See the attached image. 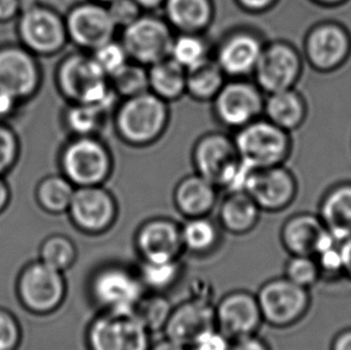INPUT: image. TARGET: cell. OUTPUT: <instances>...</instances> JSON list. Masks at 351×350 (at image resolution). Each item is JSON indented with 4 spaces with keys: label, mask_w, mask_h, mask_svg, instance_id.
<instances>
[{
    "label": "cell",
    "mask_w": 351,
    "mask_h": 350,
    "mask_svg": "<svg viewBox=\"0 0 351 350\" xmlns=\"http://www.w3.org/2000/svg\"><path fill=\"white\" fill-rule=\"evenodd\" d=\"M171 104L145 91L119 100L112 123L117 137L128 147L144 149L156 144L171 124Z\"/></svg>",
    "instance_id": "cell-1"
},
{
    "label": "cell",
    "mask_w": 351,
    "mask_h": 350,
    "mask_svg": "<svg viewBox=\"0 0 351 350\" xmlns=\"http://www.w3.org/2000/svg\"><path fill=\"white\" fill-rule=\"evenodd\" d=\"M58 90L67 104H93L112 115L119 97L110 78L96 64L90 53L77 49L59 62L56 72Z\"/></svg>",
    "instance_id": "cell-2"
},
{
    "label": "cell",
    "mask_w": 351,
    "mask_h": 350,
    "mask_svg": "<svg viewBox=\"0 0 351 350\" xmlns=\"http://www.w3.org/2000/svg\"><path fill=\"white\" fill-rule=\"evenodd\" d=\"M191 160L195 173L226 192L243 189L247 176L253 171L242 162L233 135L223 131H210L198 137Z\"/></svg>",
    "instance_id": "cell-3"
},
{
    "label": "cell",
    "mask_w": 351,
    "mask_h": 350,
    "mask_svg": "<svg viewBox=\"0 0 351 350\" xmlns=\"http://www.w3.org/2000/svg\"><path fill=\"white\" fill-rule=\"evenodd\" d=\"M62 174L76 187L105 185L114 172L110 145L101 136L71 137L59 155Z\"/></svg>",
    "instance_id": "cell-4"
},
{
    "label": "cell",
    "mask_w": 351,
    "mask_h": 350,
    "mask_svg": "<svg viewBox=\"0 0 351 350\" xmlns=\"http://www.w3.org/2000/svg\"><path fill=\"white\" fill-rule=\"evenodd\" d=\"M232 135L242 162L251 170L285 165L293 152L291 133L264 117Z\"/></svg>",
    "instance_id": "cell-5"
},
{
    "label": "cell",
    "mask_w": 351,
    "mask_h": 350,
    "mask_svg": "<svg viewBox=\"0 0 351 350\" xmlns=\"http://www.w3.org/2000/svg\"><path fill=\"white\" fill-rule=\"evenodd\" d=\"M152 332L133 311H99L86 327L88 350H149Z\"/></svg>",
    "instance_id": "cell-6"
},
{
    "label": "cell",
    "mask_w": 351,
    "mask_h": 350,
    "mask_svg": "<svg viewBox=\"0 0 351 350\" xmlns=\"http://www.w3.org/2000/svg\"><path fill=\"white\" fill-rule=\"evenodd\" d=\"M147 290L137 269L123 263H107L89 279V295L99 311H133Z\"/></svg>",
    "instance_id": "cell-7"
},
{
    "label": "cell",
    "mask_w": 351,
    "mask_h": 350,
    "mask_svg": "<svg viewBox=\"0 0 351 350\" xmlns=\"http://www.w3.org/2000/svg\"><path fill=\"white\" fill-rule=\"evenodd\" d=\"M118 35L130 60L149 67L169 57L176 32L163 16L143 12L133 23L119 30Z\"/></svg>",
    "instance_id": "cell-8"
},
{
    "label": "cell",
    "mask_w": 351,
    "mask_h": 350,
    "mask_svg": "<svg viewBox=\"0 0 351 350\" xmlns=\"http://www.w3.org/2000/svg\"><path fill=\"white\" fill-rule=\"evenodd\" d=\"M266 95L252 78H228L210 102L216 121L229 131H237L261 118Z\"/></svg>",
    "instance_id": "cell-9"
},
{
    "label": "cell",
    "mask_w": 351,
    "mask_h": 350,
    "mask_svg": "<svg viewBox=\"0 0 351 350\" xmlns=\"http://www.w3.org/2000/svg\"><path fill=\"white\" fill-rule=\"evenodd\" d=\"M263 320L276 329L301 322L311 307L309 289L293 283L285 276L266 281L256 294Z\"/></svg>",
    "instance_id": "cell-10"
},
{
    "label": "cell",
    "mask_w": 351,
    "mask_h": 350,
    "mask_svg": "<svg viewBox=\"0 0 351 350\" xmlns=\"http://www.w3.org/2000/svg\"><path fill=\"white\" fill-rule=\"evenodd\" d=\"M302 52L287 40L266 41L252 80L264 94L296 88L304 75Z\"/></svg>",
    "instance_id": "cell-11"
},
{
    "label": "cell",
    "mask_w": 351,
    "mask_h": 350,
    "mask_svg": "<svg viewBox=\"0 0 351 350\" xmlns=\"http://www.w3.org/2000/svg\"><path fill=\"white\" fill-rule=\"evenodd\" d=\"M17 32L22 45L35 56H56L69 43L65 17L45 5L23 6Z\"/></svg>",
    "instance_id": "cell-12"
},
{
    "label": "cell",
    "mask_w": 351,
    "mask_h": 350,
    "mask_svg": "<svg viewBox=\"0 0 351 350\" xmlns=\"http://www.w3.org/2000/svg\"><path fill=\"white\" fill-rule=\"evenodd\" d=\"M302 56L314 71L339 70L351 57V34L337 21H323L308 29L304 38Z\"/></svg>",
    "instance_id": "cell-13"
},
{
    "label": "cell",
    "mask_w": 351,
    "mask_h": 350,
    "mask_svg": "<svg viewBox=\"0 0 351 350\" xmlns=\"http://www.w3.org/2000/svg\"><path fill=\"white\" fill-rule=\"evenodd\" d=\"M265 43L259 30L237 27L214 45L213 58L228 78H252Z\"/></svg>",
    "instance_id": "cell-14"
},
{
    "label": "cell",
    "mask_w": 351,
    "mask_h": 350,
    "mask_svg": "<svg viewBox=\"0 0 351 350\" xmlns=\"http://www.w3.org/2000/svg\"><path fill=\"white\" fill-rule=\"evenodd\" d=\"M67 38L77 49L91 53L118 36L119 30L107 5L84 0L73 5L65 16Z\"/></svg>",
    "instance_id": "cell-15"
},
{
    "label": "cell",
    "mask_w": 351,
    "mask_h": 350,
    "mask_svg": "<svg viewBox=\"0 0 351 350\" xmlns=\"http://www.w3.org/2000/svg\"><path fill=\"white\" fill-rule=\"evenodd\" d=\"M67 213L77 229L88 235L110 231L119 215L114 194L105 185L76 187Z\"/></svg>",
    "instance_id": "cell-16"
},
{
    "label": "cell",
    "mask_w": 351,
    "mask_h": 350,
    "mask_svg": "<svg viewBox=\"0 0 351 350\" xmlns=\"http://www.w3.org/2000/svg\"><path fill=\"white\" fill-rule=\"evenodd\" d=\"M243 191L251 196L261 211L280 213L294 203L299 183L291 170L278 165L251 171Z\"/></svg>",
    "instance_id": "cell-17"
},
{
    "label": "cell",
    "mask_w": 351,
    "mask_h": 350,
    "mask_svg": "<svg viewBox=\"0 0 351 350\" xmlns=\"http://www.w3.org/2000/svg\"><path fill=\"white\" fill-rule=\"evenodd\" d=\"M41 86V69L24 46L0 47V89L17 101L30 99Z\"/></svg>",
    "instance_id": "cell-18"
},
{
    "label": "cell",
    "mask_w": 351,
    "mask_h": 350,
    "mask_svg": "<svg viewBox=\"0 0 351 350\" xmlns=\"http://www.w3.org/2000/svg\"><path fill=\"white\" fill-rule=\"evenodd\" d=\"M134 248L139 261H171L184 253L181 224L173 218H152L144 221L134 234Z\"/></svg>",
    "instance_id": "cell-19"
},
{
    "label": "cell",
    "mask_w": 351,
    "mask_h": 350,
    "mask_svg": "<svg viewBox=\"0 0 351 350\" xmlns=\"http://www.w3.org/2000/svg\"><path fill=\"white\" fill-rule=\"evenodd\" d=\"M216 327L235 340L258 334L264 324L256 294L233 290L215 303Z\"/></svg>",
    "instance_id": "cell-20"
},
{
    "label": "cell",
    "mask_w": 351,
    "mask_h": 350,
    "mask_svg": "<svg viewBox=\"0 0 351 350\" xmlns=\"http://www.w3.org/2000/svg\"><path fill=\"white\" fill-rule=\"evenodd\" d=\"M19 293L23 303L35 312H51L62 305L66 283L62 271L40 261L24 270Z\"/></svg>",
    "instance_id": "cell-21"
},
{
    "label": "cell",
    "mask_w": 351,
    "mask_h": 350,
    "mask_svg": "<svg viewBox=\"0 0 351 350\" xmlns=\"http://www.w3.org/2000/svg\"><path fill=\"white\" fill-rule=\"evenodd\" d=\"M215 327V303L187 299L173 307L163 331L167 338L189 348L197 337Z\"/></svg>",
    "instance_id": "cell-22"
},
{
    "label": "cell",
    "mask_w": 351,
    "mask_h": 350,
    "mask_svg": "<svg viewBox=\"0 0 351 350\" xmlns=\"http://www.w3.org/2000/svg\"><path fill=\"white\" fill-rule=\"evenodd\" d=\"M219 194L217 186L195 172L176 183L173 202L185 218L209 216L217 205Z\"/></svg>",
    "instance_id": "cell-23"
},
{
    "label": "cell",
    "mask_w": 351,
    "mask_h": 350,
    "mask_svg": "<svg viewBox=\"0 0 351 350\" xmlns=\"http://www.w3.org/2000/svg\"><path fill=\"white\" fill-rule=\"evenodd\" d=\"M163 17L176 33L206 34L214 23V0H166Z\"/></svg>",
    "instance_id": "cell-24"
},
{
    "label": "cell",
    "mask_w": 351,
    "mask_h": 350,
    "mask_svg": "<svg viewBox=\"0 0 351 350\" xmlns=\"http://www.w3.org/2000/svg\"><path fill=\"white\" fill-rule=\"evenodd\" d=\"M326 227L318 215L295 213L280 229V242L290 256H313Z\"/></svg>",
    "instance_id": "cell-25"
},
{
    "label": "cell",
    "mask_w": 351,
    "mask_h": 350,
    "mask_svg": "<svg viewBox=\"0 0 351 350\" xmlns=\"http://www.w3.org/2000/svg\"><path fill=\"white\" fill-rule=\"evenodd\" d=\"M261 213L258 204L246 191H229L219 204V224L233 235H245L256 227Z\"/></svg>",
    "instance_id": "cell-26"
},
{
    "label": "cell",
    "mask_w": 351,
    "mask_h": 350,
    "mask_svg": "<svg viewBox=\"0 0 351 350\" xmlns=\"http://www.w3.org/2000/svg\"><path fill=\"white\" fill-rule=\"evenodd\" d=\"M307 115L308 104L296 88L280 90L265 96L263 117L288 132L299 130Z\"/></svg>",
    "instance_id": "cell-27"
},
{
    "label": "cell",
    "mask_w": 351,
    "mask_h": 350,
    "mask_svg": "<svg viewBox=\"0 0 351 350\" xmlns=\"http://www.w3.org/2000/svg\"><path fill=\"white\" fill-rule=\"evenodd\" d=\"M319 218L339 242L351 235V181L335 185L319 204Z\"/></svg>",
    "instance_id": "cell-28"
},
{
    "label": "cell",
    "mask_w": 351,
    "mask_h": 350,
    "mask_svg": "<svg viewBox=\"0 0 351 350\" xmlns=\"http://www.w3.org/2000/svg\"><path fill=\"white\" fill-rule=\"evenodd\" d=\"M187 71L171 57L147 67L149 91L168 104H173L186 96Z\"/></svg>",
    "instance_id": "cell-29"
},
{
    "label": "cell",
    "mask_w": 351,
    "mask_h": 350,
    "mask_svg": "<svg viewBox=\"0 0 351 350\" xmlns=\"http://www.w3.org/2000/svg\"><path fill=\"white\" fill-rule=\"evenodd\" d=\"M181 239L184 251L192 256H209L219 248L222 228L209 216L186 218L181 224Z\"/></svg>",
    "instance_id": "cell-30"
},
{
    "label": "cell",
    "mask_w": 351,
    "mask_h": 350,
    "mask_svg": "<svg viewBox=\"0 0 351 350\" xmlns=\"http://www.w3.org/2000/svg\"><path fill=\"white\" fill-rule=\"evenodd\" d=\"M228 77L224 75L214 58L187 70L186 96L197 102H211L219 94Z\"/></svg>",
    "instance_id": "cell-31"
},
{
    "label": "cell",
    "mask_w": 351,
    "mask_h": 350,
    "mask_svg": "<svg viewBox=\"0 0 351 350\" xmlns=\"http://www.w3.org/2000/svg\"><path fill=\"white\" fill-rule=\"evenodd\" d=\"M110 115L108 112L93 104H67L62 121L72 137L100 136Z\"/></svg>",
    "instance_id": "cell-32"
},
{
    "label": "cell",
    "mask_w": 351,
    "mask_h": 350,
    "mask_svg": "<svg viewBox=\"0 0 351 350\" xmlns=\"http://www.w3.org/2000/svg\"><path fill=\"white\" fill-rule=\"evenodd\" d=\"M213 48L205 34L176 33L169 57L187 71L211 59Z\"/></svg>",
    "instance_id": "cell-33"
},
{
    "label": "cell",
    "mask_w": 351,
    "mask_h": 350,
    "mask_svg": "<svg viewBox=\"0 0 351 350\" xmlns=\"http://www.w3.org/2000/svg\"><path fill=\"white\" fill-rule=\"evenodd\" d=\"M136 269L147 292L166 294L180 281L184 265L181 259L171 261H139Z\"/></svg>",
    "instance_id": "cell-34"
},
{
    "label": "cell",
    "mask_w": 351,
    "mask_h": 350,
    "mask_svg": "<svg viewBox=\"0 0 351 350\" xmlns=\"http://www.w3.org/2000/svg\"><path fill=\"white\" fill-rule=\"evenodd\" d=\"M76 186L62 174L49 175L38 184L36 196L45 210L62 213L69 210Z\"/></svg>",
    "instance_id": "cell-35"
},
{
    "label": "cell",
    "mask_w": 351,
    "mask_h": 350,
    "mask_svg": "<svg viewBox=\"0 0 351 350\" xmlns=\"http://www.w3.org/2000/svg\"><path fill=\"white\" fill-rule=\"evenodd\" d=\"M171 300L166 294L145 292L133 308V313L149 331H163L173 311Z\"/></svg>",
    "instance_id": "cell-36"
},
{
    "label": "cell",
    "mask_w": 351,
    "mask_h": 350,
    "mask_svg": "<svg viewBox=\"0 0 351 350\" xmlns=\"http://www.w3.org/2000/svg\"><path fill=\"white\" fill-rule=\"evenodd\" d=\"M110 83L119 100L149 91L147 67L130 62L110 77Z\"/></svg>",
    "instance_id": "cell-37"
},
{
    "label": "cell",
    "mask_w": 351,
    "mask_h": 350,
    "mask_svg": "<svg viewBox=\"0 0 351 350\" xmlns=\"http://www.w3.org/2000/svg\"><path fill=\"white\" fill-rule=\"evenodd\" d=\"M76 258L77 248L75 244L64 235L49 237L41 248V261L62 272L71 268Z\"/></svg>",
    "instance_id": "cell-38"
},
{
    "label": "cell",
    "mask_w": 351,
    "mask_h": 350,
    "mask_svg": "<svg viewBox=\"0 0 351 350\" xmlns=\"http://www.w3.org/2000/svg\"><path fill=\"white\" fill-rule=\"evenodd\" d=\"M283 276L306 289L312 288L322 279L318 263L313 256H290L285 263Z\"/></svg>",
    "instance_id": "cell-39"
},
{
    "label": "cell",
    "mask_w": 351,
    "mask_h": 350,
    "mask_svg": "<svg viewBox=\"0 0 351 350\" xmlns=\"http://www.w3.org/2000/svg\"><path fill=\"white\" fill-rule=\"evenodd\" d=\"M90 54L108 78L115 75L119 70H121L128 62H131L126 49L119 38L104 43Z\"/></svg>",
    "instance_id": "cell-40"
},
{
    "label": "cell",
    "mask_w": 351,
    "mask_h": 350,
    "mask_svg": "<svg viewBox=\"0 0 351 350\" xmlns=\"http://www.w3.org/2000/svg\"><path fill=\"white\" fill-rule=\"evenodd\" d=\"M339 242H341L324 248L314 256L318 263L319 269H320L322 279L332 281L335 279H339L341 276H344Z\"/></svg>",
    "instance_id": "cell-41"
},
{
    "label": "cell",
    "mask_w": 351,
    "mask_h": 350,
    "mask_svg": "<svg viewBox=\"0 0 351 350\" xmlns=\"http://www.w3.org/2000/svg\"><path fill=\"white\" fill-rule=\"evenodd\" d=\"M19 144L14 131L0 123V175L12 168L19 157Z\"/></svg>",
    "instance_id": "cell-42"
},
{
    "label": "cell",
    "mask_w": 351,
    "mask_h": 350,
    "mask_svg": "<svg viewBox=\"0 0 351 350\" xmlns=\"http://www.w3.org/2000/svg\"><path fill=\"white\" fill-rule=\"evenodd\" d=\"M110 17L118 30L128 27L145 12L134 0H113L107 4Z\"/></svg>",
    "instance_id": "cell-43"
},
{
    "label": "cell",
    "mask_w": 351,
    "mask_h": 350,
    "mask_svg": "<svg viewBox=\"0 0 351 350\" xmlns=\"http://www.w3.org/2000/svg\"><path fill=\"white\" fill-rule=\"evenodd\" d=\"M233 340L215 327L203 332L191 343L189 350H230Z\"/></svg>",
    "instance_id": "cell-44"
},
{
    "label": "cell",
    "mask_w": 351,
    "mask_h": 350,
    "mask_svg": "<svg viewBox=\"0 0 351 350\" xmlns=\"http://www.w3.org/2000/svg\"><path fill=\"white\" fill-rule=\"evenodd\" d=\"M17 323L9 313L0 311V350H12L19 342Z\"/></svg>",
    "instance_id": "cell-45"
},
{
    "label": "cell",
    "mask_w": 351,
    "mask_h": 350,
    "mask_svg": "<svg viewBox=\"0 0 351 350\" xmlns=\"http://www.w3.org/2000/svg\"><path fill=\"white\" fill-rule=\"evenodd\" d=\"M215 290L213 285L205 279H195L189 288V299L203 301V303H216L214 300Z\"/></svg>",
    "instance_id": "cell-46"
},
{
    "label": "cell",
    "mask_w": 351,
    "mask_h": 350,
    "mask_svg": "<svg viewBox=\"0 0 351 350\" xmlns=\"http://www.w3.org/2000/svg\"><path fill=\"white\" fill-rule=\"evenodd\" d=\"M280 0H234L237 8L248 14H263L275 9Z\"/></svg>",
    "instance_id": "cell-47"
},
{
    "label": "cell",
    "mask_w": 351,
    "mask_h": 350,
    "mask_svg": "<svg viewBox=\"0 0 351 350\" xmlns=\"http://www.w3.org/2000/svg\"><path fill=\"white\" fill-rule=\"evenodd\" d=\"M230 350H271V348L264 338L258 334H253L233 340Z\"/></svg>",
    "instance_id": "cell-48"
},
{
    "label": "cell",
    "mask_w": 351,
    "mask_h": 350,
    "mask_svg": "<svg viewBox=\"0 0 351 350\" xmlns=\"http://www.w3.org/2000/svg\"><path fill=\"white\" fill-rule=\"evenodd\" d=\"M22 9V0H0V22H8L17 17Z\"/></svg>",
    "instance_id": "cell-49"
},
{
    "label": "cell",
    "mask_w": 351,
    "mask_h": 350,
    "mask_svg": "<svg viewBox=\"0 0 351 350\" xmlns=\"http://www.w3.org/2000/svg\"><path fill=\"white\" fill-rule=\"evenodd\" d=\"M19 101L8 94L4 90L0 89V123H4L6 119L14 114Z\"/></svg>",
    "instance_id": "cell-50"
},
{
    "label": "cell",
    "mask_w": 351,
    "mask_h": 350,
    "mask_svg": "<svg viewBox=\"0 0 351 350\" xmlns=\"http://www.w3.org/2000/svg\"><path fill=\"white\" fill-rule=\"evenodd\" d=\"M339 247L342 253L344 276L351 281V235L339 242Z\"/></svg>",
    "instance_id": "cell-51"
},
{
    "label": "cell",
    "mask_w": 351,
    "mask_h": 350,
    "mask_svg": "<svg viewBox=\"0 0 351 350\" xmlns=\"http://www.w3.org/2000/svg\"><path fill=\"white\" fill-rule=\"evenodd\" d=\"M330 350H351V327L338 332L333 338Z\"/></svg>",
    "instance_id": "cell-52"
},
{
    "label": "cell",
    "mask_w": 351,
    "mask_h": 350,
    "mask_svg": "<svg viewBox=\"0 0 351 350\" xmlns=\"http://www.w3.org/2000/svg\"><path fill=\"white\" fill-rule=\"evenodd\" d=\"M149 350H189V348L184 346V345H180L178 342L165 337L163 340H160V341L154 343V345L152 343Z\"/></svg>",
    "instance_id": "cell-53"
},
{
    "label": "cell",
    "mask_w": 351,
    "mask_h": 350,
    "mask_svg": "<svg viewBox=\"0 0 351 350\" xmlns=\"http://www.w3.org/2000/svg\"><path fill=\"white\" fill-rule=\"evenodd\" d=\"M145 12H156L161 10L166 0H134Z\"/></svg>",
    "instance_id": "cell-54"
},
{
    "label": "cell",
    "mask_w": 351,
    "mask_h": 350,
    "mask_svg": "<svg viewBox=\"0 0 351 350\" xmlns=\"http://www.w3.org/2000/svg\"><path fill=\"white\" fill-rule=\"evenodd\" d=\"M9 189L8 185L3 179V175H0V211L6 207V204L9 202Z\"/></svg>",
    "instance_id": "cell-55"
},
{
    "label": "cell",
    "mask_w": 351,
    "mask_h": 350,
    "mask_svg": "<svg viewBox=\"0 0 351 350\" xmlns=\"http://www.w3.org/2000/svg\"><path fill=\"white\" fill-rule=\"evenodd\" d=\"M312 3H314L318 6L322 8H326V9H331V8H338V6H342V5L348 3L349 0H311Z\"/></svg>",
    "instance_id": "cell-56"
},
{
    "label": "cell",
    "mask_w": 351,
    "mask_h": 350,
    "mask_svg": "<svg viewBox=\"0 0 351 350\" xmlns=\"http://www.w3.org/2000/svg\"><path fill=\"white\" fill-rule=\"evenodd\" d=\"M94 1H97V3H101V4H110V1H113V0H94Z\"/></svg>",
    "instance_id": "cell-57"
}]
</instances>
